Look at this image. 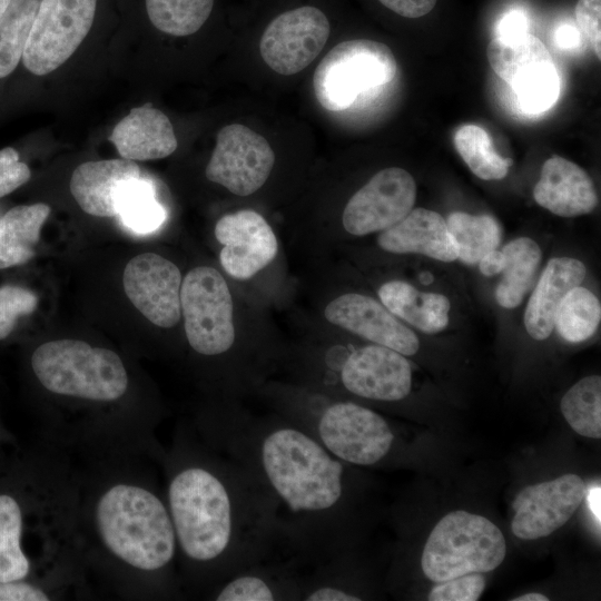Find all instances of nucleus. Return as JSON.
Here are the masks:
<instances>
[{
    "mask_svg": "<svg viewBox=\"0 0 601 601\" xmlns=\"http://www.w3.org/2000/svg\"><path fill=\"white\" fill-rule=\"evenodd\" d=\"M86 599V590L75 578L49 574L0 581V601H51Z\"/></svg>",
    "mask_w": 601,
    "mask_h": 601,
    "instance_id": "nucleus-35",
    "label": "nucleus"
},
{
    "mask_svg": "<svg viewBox=\"0 0 601 601\" xmlns=\"http://www.w3.org/2000/svg\"><path fill=\"white\" fill-rule=\"evenodd\" d=\"M329 36V22L319 9L299 7L277 16L265 29L259 50L277 73L290 76L305 69Z\"/></svg>",
    "mask_w": 601,
    "mask_h": 601,
    "instance_id": "nucleus-15",
    "label": "nucleus"
},
{
    "mask_svg": "<svg viewBox=\"0 0 601 601\" xmlns=\"http://www.w3.org/2000/svg\"><path fill=\"white\" fill-rule=\"evenodd\" d=\"M485 588L481 573H469L436 582L430 591V601H476Z\"/></svg>",
    "mask_w": 601,
    "mask_h": 601,
    "instance_id": "nucleus-38",
    "label": "nucleus"
},
{
    "mask_svg": "<svg viewBox=\"0 0 601 601\" xmlns=\"http://www.w3.org/2000/svg\"><path fill=\"white\" fill-rule=\"evenodd\" d=\"M477 264L484 276H494L503 270L504 255L502 250L493 249L484 255Z\"/></svg>",
    "mask_w": 601,
    "mask_h": 601,
    "instance_id": "nucleus-44",
    "label": "nucleus"
},
{
    "mask_svg": "<svg viewBox=\"0 0 601 601\" xmlns=\"http://www.w3.org/2000/svg\"><path fill=\"white\" fill-rule=\"evenodd\" d=\"M30 368L41 390L62 403L45 415L40 436L72 454L131 450L161 459V414L130 401V372L118 353L55 339L35 348Z\"/></svg>",
    "mask_w": 601,
    "mask_h": 601,
    "instance_id": "nucleus-4",
    "label": "nucleus"
},
{
    "mask_svg": "<svg viewBox=\"0 0 601 601\" xmlns=\"http://www.w3.org/2000/svg\"><path fill=\"white\" fill-rule=\"evenodd\" d=\"M191 426L268 495L288 556L309 568L346 553L351 465L277 413L255 416L235 405L214 406L200 412Z\"/></svg>",
    "mask_w": 601,
    "mask_h": 601,
    "instance_id": "nucleus-1",
    "label": "nucleus"
},
{
    "mask_svg": "<svg viewBox=\"0 0 601 601\" xmlns=\"http://www.w3.org/2000/svg\"><path fill=\"white\" fill-rule=\"evenodd\" d=\"M50 207L42 203L20 205L0 218V269L29 262L40 239Z\"/></svg>",
    "mask_w": 601,
    "mask_h": 601,
    "instance_id": "nucleus-27",
    "label": "nucleus"
},
{
    "mask_svg": "<svg viewBox=\"0 0 601 601\" xmlns=\"http://www.w3.org/2000/svg\"><path fill=\"white\" fill-rule=\"evenodd\" d=\"M31 177L29 167L19 160L12 147L0 150V198L12 193Z\"/></svg>",
    "mask_w": 601,
    "mask_h": 601,
    "instance_id": "nucleus-39",
    "label": "nucleus"
},
{
    "mask_svg": "<svg viewBox=\"0 0 601 601\" xmlns=\"http://www.w3.org/2000/svg\"><path fill=\"white\" fill-rule=\"evenodd\" d=\"M11 0H0V17L2 16V13L7 10V8L9 7Z\"/></svg>",
    "mask_w": 601,
    "mask_h": 601,
    "instance_id": "nucleus-47",
    "label": "nucleus"
},
{
    "mask_svg": "<svg viewBox=\"0 0 601 601\" xmlns=\"http://www.w3.org/2000/svg\"><path fill=\"white\" fill-rule=\"evenodd\" d=\"M491 68L513 90L526 114L551 108L560 93V78L544 43L525 32L495 37L486 49Z\"/></svg>",
    "mask_w": 601,
    "mask_h": 601,
    "instance_id": "nucleus-10",
    "label": "nucleus"
},
{
    "mask_svg": "<svg viewBox=\"0 0 601 601\" xmlns=\"http://www.w3.org/2000/svg\"><path fill=\"white\" fill-rule=\"evenodd\" d=\"M554 42L564 50L577 49L581 46L582 37L577 27L563 23L554 32Z\"/></svg>",
    "mask_w": 601,
    "mask_h": 601,
    "instance_id": "nucleus-43",
    "label": "nucleus"
},
{
    "mask_svg": "<svg viewBox=\"0 0 601 601\" xmlns=\"http://www.w3.org/2000/svg\"><path fill=\"white\" fill-rule=\"evenodd\" d=\"M587 485L577 474L525 486L513 501V534L521 540H538L563 526L584 500Z\"/></svg>",
    "mask_w": 601,
    "mask_h": 601,
    "instance_id": "nucleus-16",
    "label": "nucleus"
},
{
    "mask_svg": "<svg viewBox=\"0 0 601 601\" xmlns=\"http://www.w3.org/2000/svg\"><path fill=\"white\" fill-rule=\"evenodd\" d=\"M504 267L502 278L495 289V298L504 308L519 306L531 288L535 278L542 252L540 246L529 237L511 240L502 249Z\"/></svg>",
    "mask_w": 601,
    "mask_h": 601,
    "instance_id": "nucleus-28",
    "label": "nucleus"
},
{
    "mask_svg": "<svg viewBox=\"0 0 601 601\" xmlns=\"http://www.w3.org/2000/svg\"><path fill=\"white\" fill-rule=\"evenodd\" d=\"M181 283L177 265L154 253L131 258L122 275L128 299L149 322L164 328L175 326L181 317Z\"/></svg>",
    "mask_w": 601,
    "mask_h": 601,
    "instance_id": "nucleus-17",
    "label": "nucleus"
},
{
    "mask_svg": "<svg viewBox=\"0 0 601 601\" xmlns=\"http://www.w3.org/2000/svg\"><path fill=\"white\" fill-rule=\"evenodd\" d=\"M561 413L578 434L601 437V377L590 375L577 382L561 398Z\"/></svg>",
    "mask_w": 601,
    "mask_h": 601,
    "instance_id": "nucleus-32",
    "label": "nucleus"
},
{
    "mask_svg": "<svg viewBox=\"0 0 601 601\" xmlns=\"http://www.w3.org/2000/svg\"><path fill=\"white\" fill-rule=\"evenodd\" d=\"M180 308L187 342L196 354L215 358L231 351L236 342L233 298L216 268L197 266L186 274Z\"/></svg>",
    "mask_w": 601,
    "mask_h": 601,
    "instance_id": "nucleus-9",
    "label": "nucleus"
},
{
    "mask_svg": "<svg viewBox=\"0 0 601 601\" xmlns=\"http://www.w3.org/2000/svg\"><path fill=\"white\" fill-rule=\"evenodd\" d=\"M590 511L594 515L598 524L601 523V489L599 485L587 489L585 496Z\"/></svg>",
    "mask_w": 601,
    "mask_h": 601,
    "instance_id": "nucleus-45",
    "label": "nucleus"
},
{
    "mask_svg": "<svg viewBox=\"0 0 601 601\" xmlns=\"http://www.w3.org/2000/svg\"><path fill=\"white\" fill-rule=\"evenodd\" d=\"M506 554L501 530L483 515L457 510L444 515L431 531L421 556L424 575L441 582L497 568Z\"/></svg>",
    "mask_w": 601,
    "mask_h": 601,
    "instance_id": "nucleus-7",
    "label": "nucleus"
},
{
    "mask_svg": "<svg viewBox=\"0 0 601 601\" xmlns=\"http://www.w3.org/2000/svg\"><path fill=\"white\" fill-rule=\"evenodd\" d=\"M109 141L127 160H154L171 155L177 139L168 117L150 104L132 108L112 129Z\"/></svg>",
    "mask_w": 601,
    "mask_h": 601,
    "instance_id": "nucleus-24",
    "label": "nucleus"
},
{
    "mask_svg": "<svg viewBox=\"0 0 601 601\" xmlns=\"http://www.w3.org/2000/svg\"><path fill=\"white\" fill-rule=\"evenodd\" d=\"M377 244L393 254H421L441 262L457 259L446 220L439 213L422 207L412 209L400 221L382 230Z\"/></svg>",
    "mask_w": 601,
    "mask_h": 601,
    "instance_id": "nucleus-23",
    "label": "nucleus"
},
{
    "mask_svg": "<svg viewBox=\"0 0 601 601\" xmlns=\"http://www.w3.org/2000/svg\"><path fill=\"white\" fill-rule=\"evenodd\" d=\"M72 455L79 480L78 545L98 594L184 599L159 462L130 450Z\"/></svg>",
    "mask_w": 601,
    "mask_h": 601,
    "instance_id": "nucleus-3",
    "label": "nucleus"
},
{
    "mask_svg": "<svg viewBox=\"0 0 601 601\" xmlns=\"http://www.w3.org/2000/svg\"><path fill=\"white\" fill-rule=\"evenodd\" d=\"M453 142L470 170L483 180L504 178L512 159L496 152L489 132L476 125H463L456 129Z\"/></svg>",
    "mask_w": 601,
    "mask_h": 601,
    "instance_id": "nucleus-30",
    "label": "nucleus"
},
{
    "mask_svg": "<svg viewBox=\"0 0 601 601\" xmlns=\"http://www.w3.org/2000/svg\"><path fill=\"white\" fill-rule=\"evenodd\" d=\"M138 178L140 168L132 160L87 161L73 170L69 188L85 213L97 217H116L122 191Z\"/></svg>",
    "mask_w": 601,
    "mask_h": 601,
    "instance_id": "nucleus-21",
    "label": "nucleus"
},
{
    "mask_svg": "<svg viewBox=\"0 0 601 601\" xmlns=\"http://www.w3.org/2000/svg\"><path fill=\"white\" fill-rule=\"evenodd\" d=\"M396 59L384 43L355 39L336 45L319 62L313 77L317 101L328 111H345L390 83Z\"/></svg>",
    "mask_w": 601,
    "mask_h": 601,
    "instance_id": "nucleus-8",
    "label": "nucleus"
},
{
    "mask_svg": "<svg viewBox=\"0 0 601 601\" xmlns=\"http://www.w3.org/2000/svg\"><path fill=\"white\" fill-rule=\"evenodd\" d=\"M393 12L405 18H420L427 14L436 0H378Z\"/></svg>",
    "mask_w": 601,
    "mask_h": 601,
    "instance_id": "nucleus-41",
    "label": "nucleus"
},
{
    "mask_svg": "<svg viewBox=\"0 0 601 601\" xmlns=\"http://www.w3.org/2000/svg\"><path fill=\"white\" fill-rule=\"evenodd\" d=\"M214 0H146L151 23L160 31L189 36L198 31L208 19Z\"/></svg>",
    "mask_w": 601,
    "mask_h": 601,
    "instance_id": "nucleus-34",
    "label": "nucleus"
},
{
    "mask_svg": "<svg viewBox=\"0 0 601 601\" xmlns=\"http://www.w3.org/2000/svg\"><path fill=\"white\" fill-rule=\"evenodd\" d=\"M39 0H11L0 17V78L10 75L22 58Z\"/></svg>",
    "mask_w": 601,
    "mask_h": 601,
    "instance_id": "nucleus-33",
    "label": "nucleus"
},
{
    "mask_svg": "<svg viewBox=\"0 0 601 601\" xmlns=\"http://www.w3.org/2000/svg\"><path fill=\"white\" fill-rule=\"evenodd\" d=\"M118 217L130 230L149 234L162 225L166 211L156 199L151 184L138 178L122 191Z\"/></svg>",
    "mask_w": 601,
    "mask_h": 601,
    "instance_id": "nucleus-36",
    "label": "nucleus"
},
{
    "mask_svg": "<svg viewBox=\"0 0 601 601\" xmlns=\"http://www.w3.org/2000/svg\"><path fill=\"white\" fill-rule=\"evenodd\" d=\"M549 598L544 594L532 592L514 598L513 601H548Z\"/></svg>",
    "mask_w": 601,
    "mask_h": 601,
    "instance_id": "nucleus-46",
    "label": "nucleus"
},
{
    "mask_svg": "<svg viewBox=\"0 0 601 601\" xmlns=\"http://www.w3.org/2000/svg\"><path fill=\"white\" fill-rule=\"evenodd\" d=\"M37 304L38 298L31 290L14 285L1 286L0 339L8 337L19 317L31 314Z\"/></svg>",
    "mask_w": 601,
    "mask_h": 601,
    "instance_id": "nucleus-37",
    "label": "nucleus"
},
{
    "mask_svg": "<svg viewBox=\"0 0 601 601\" xmlns=\"http://www.w3.org/2000/svg\"><path fill=\"white\" fill-rule=\"evenodd\" d=\"M585 275L584 264L577 258L563 256L548 262L524 312V326L532 338L543 341L551 335L561 300Z\"/></svg>",
    "mask_w": 601,
    "mask_h": 601,
    "instance_id": "nucleus-25",
    "label": "nucleus"
},
{
    "mask_svg": "<svg viewBox=\"0 0 601 601\" xmlns=\"http://www.w3.org/2000/svg\"><path fill=\"white\" fill-rule=\"evenodd\" d=\"M97 0H41L22 61L36 76H45L68 60L88 35Z\"/></svg>",
    "mask_w": 601,
    "mask_h": 601,
    "instance_id": "nucleus-11",
    "label": "nucleus"
},
{
    "mask_svg": "<svg viewBox=\"0 0 601 601\" xmlns=\"http://www.w3.org/2000/svg\"><path fill=\"white\" fill-rule=\"evenodd\" d=\"M533 198L541 207L561 217L585 215L598 205L597 190L588 173L560 156H552L542 165Z\"/></svg>",
    "mask_w": 601,
    "mask_h": 601,
    "instance_id": "nucleus-22",
    "label": "nucleus"
},
{
    "mask_svg": "<svg viewBox=\"0 0 601 601\" xmlns=\"http://www.w3.org/2000/svg\"><path fill=\"white\" fill-rule=\"evenodd\" d=\"M10 436L7 435L6 431L0 425V441H9Z\"/></svg>",
    "mask_w": 601,
    "mask_h": 601,
    "instance_id": "nucleus-48",
    "label": "nucleus"
},
{
    "mask_svg": "<svg viewBox=\"0 0 601 601\" xmlns=\"http://www.w3.org/2000/svg\"><path fill=\"white\" fill-rule=\"evenodd\" d=\"M159 466L184 598L204 599L245 568L289 558L268 495L240 465L204 442L191 424L176 425Z\"/></svg>",
    "mask_w": 601,
    "mask_h": 601,
    "instance_id": "nucleus-2",
    "label": "nucleus"
},
{
    "mask_svg": "<svg viewBox=\"0 0 601 601\" xmlns=\"http://www.w3.org/2000/svg\"><path fill=\"white\" fill-rule=\"evenodd\" d=\"M575 18L597 58L601 59V0H579Z\"/></svg>",
    "mask_w": 601,
    "mask_h": 601,
    "instance_id": "nucleus-40",
    "label": "nucleus"
},
{
    "mask_svg": "<svg viewBox=\"0 0 601 601\" xmlns=\"http://www.w3.org/2000/svg\"><path fill=\"white\" fill-rule=\"evenodd\" d=\"M276 412L351 466H373L392 453L396 434L381 414L353 401L279 390Z\"/></svg>",
    "mask_w": 601,
    "mask_h": 601,
    "instance_id": "nucleus-6",
    "label": "nucleus"
},
{
    "mask_svg": "<svg viewBox=\"0 0 601 601\" xmlns=\"http://www.w3.org/2000/svg\"><path fill=\"white\" fill-rule=\"evenodd\" d=\"M274 164L275 154L266 138L231 124L218 131L205 175L237 196H249L263 187Z\"/></svg>",
    "mask_w": 601,
    "mask_h": 601,
    "instance_id": "nucleus-13",
    "label": "nucleus"
},
{
    "mask_svg": "<svg viewBox=\"0 0 601 601\" xmlns=\"http://www.w3.org/2000/svg\"><path fill=\"white\" fill-rule=\"evenodd\" d=\"M529 20L521 10H511L506 12L499 21L496 27V37H510L528 32Z\"/></svg>",
    "mask_w": 601,
    "mask_h": 601,
    "instance_id": "nucleus-42",
    "label": "nucleus"
},
{
    "mask_svg": "<svg viewBox=\"0 0 601 601\" xmlns=\"http://www.w3.org/2000/svg\"><path fill=\"white\" fill-rule=\"evenodd\" d=\"M324 315L331 324L404 356L414 355L420 348L415 333L367 295L342 294L326 305Z\"/></svg>",
    "mask_w": 601,
    "mask_h": 601,
    "instance_id": "nucleus-19",
    "label": "nucleus"
},
{
    "mask_svg": "<svg viewBox=\"0 0 601 601\" xmlns=\"http://www.w3.org/2000/svg\"><path fill=\"white\" fill-rule=\"evenodd\" d=\"M302 564L275 558L245 568L211 589L205 600L300 601Z\"/></svg>",
    "mask_w": 601,
    "mask_h": 601,
    "instance_id": "nucleus-20",
    "label": "nucleus"
},
{
    "mask_svg": "<svg viewBox=\"0 0 601 601\" xmlns=\"http://www.w3.org/2000/svg\"><path fill=\"white\" fill-rule=\"evenodd\" d=\"M78 469L39 436L0 460V581L86 571L78 539Z\"/></svg>",
    "mask_w": 601,
    "mask_h": 601,
    "instance_id": "nucleus-5",
    "label": "nucleus"
},
{
    "mask_svg": "<svg viewBox=\"0 0 601 601\" xmlns=\"http://www.w3.org/2000/svg\"><path fill=\"white\" fill-rule=\"evenodd\" d=\"M446 225L455 243L457 258L467 265L477 264L501 243V227L490 215L454 211L449 215Z\"/></svg>",
    "mask_w": 601,
    "mask_h": 601,
    "instance_id": "nucleus-29",
    "label": "nucleus"
},
{
    "mask_svg": "<svg viewBox=\"0 0 601 601\" xmlns=\"http://www.w3.org/2000/svg\"><path fill=\"white\" fill-rule=\"evenodd\" d=\"M416 200V184L403 168L388 167L376 173L347 201L342 223L354 236L382 231L405 217Z\"/></svg>",
    "mask_w": 601,
    "mask_h": 601,
    "instance_id": "nucleus-14",
    "label": "nucleus"
},
{
    "mask_svg": "<svg viewBox=\"0 0 601 601\" xmlns=\"http://www.w3.org/2000/svg\"><path fill=\"white\" fill-rule=\"evenodd\" d=\"M601 319L598 297L588 288L575 286L561 300L554 328L568 342L580 343L591 337Z\"/></svg>",
    "mask_w": 601,
    "mask_h": 601,
    "instance_id": "nucleus-31",
    "label": "nucleus"
},
{
    "mask_svg": "<svg viewBox=\"0 0 601 601\" xmlns=\"http://www.w3.org/2000/svg\"><path fill=\"white\" fill-rule=\"evenodd\" d=\"M381 303L415 328L434 334L449 324L451 304L439 293H425L403 280H391L378 289Z\"/></svg>",
    "mask_w": 601,
    "mask_h": 601,
    "instance_id": "nucleus-26",
    "label": "nucleus"
},
{
    "mask_svg": "<svg viewBox=\"0 0 601 601\" xmlns=\"http://www.w3.org/2000/svg\"><path fill=\"white\" fill-rule=\"evenodd\" d=\"M214 233L223 245L220 265L236 279L255 276L278 252L274 230L259 213L252 209L224 215L216 223Z\"/></svg>",
    "mask_w": 601,
    "mask_h": 601,
    "instance_id": "nucleus-18",
    "label": "nucleus"
},
{
    "mask_svg": "<svg viewBox=\"0 0 601 601\" xmlns=\"http://www.w3.org/2000/svg\"><path fill=\"white\" fill-rule=\"evenodd\" d=\"M333 371V385L364 400L394 403L412 390V367L407 358L386 346L373 344L351 351Z\"/></svg>",
    "mask_w": 601,
    "mask_h": 601,
    "instance_id": "nucleus-12",
    "label": "nucleus"
}]
</instances>
